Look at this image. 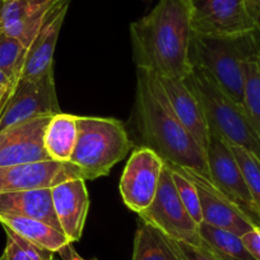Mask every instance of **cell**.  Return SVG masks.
I'll use <instances>...</instances> for the list:
<instances>
[{
	"instance_id": "26",
	"label": "cell",
	"mask_w": 260,
	"mask_h": 260,
	"mask_svg": "<svg viewBox=\"0 0 260 260\" xmlns=\"http://www.w3.org/2000/svg\"><path fill=\"white\" fill-rule=\"evenodd\" d=\"M3 229L7 235L4 254L8 260H54V252L36 246L12 230L6 227Z\"/></svg>"
},
{
	"instance_id": "4",
	"label": "cell",
	"mask_w": 260,
	"mask_h": 260,
	"mask_svg": "<svg viewBox=\"0 0 260 260\" xmlns=\"http://www.w3.org/2000/svg\"><path fill=\"white\" fill-rule=\"evenodd\" d=\"M184 82L201 102L209 132L229 143L247 149L260 159V134L244 107L235 102L203 69L191 67Z\"/></svg>"
},
{
	"instance_id": "17",
	"label": "cell",
	"mask_w": 260,
	"mask_h": 260,
	"mask_svg": "<svg viewBox=\"0 0 260 260\" xmlns=\"http://www.w3.org/2000/svg\"><path fill=\"white\" fill-rule=\"evenodd\" d=\"M156 77L177 119L182 122V125L189 130V133L207 152L211 133H209V125L201 102L187 88L182 79L158 76V74H156Z\"/></svg>"
},
{
	"instance_id": "16",
	"label": "cell",
	"mask_w": 260,
	"mask_h": 260,
	"mask_svg": "<svg viewBox=\"0 0 260 260\" xmlns=\"http://www.w3.org/2000/svg\"><path fill=\"white\" fill-rule=\"evenodd\" d=\"M59 0H0V31L28 50L50 9Z\"/></svg>"
},
{
	"instance_id": "5",
	"label": "cell",
	"mask_w": 260,
	"mask_h": 260,
	"mask_svg": "<svg viewBox=\"0 0 260 260\" xmlns=\"http://www.w3.org/2000/svg\"><path fill=\"white\" fill-rule=\"evenodd\" d=\"M132 148L124 124L116 119L78 116V138L71 158L84 180L107 176Z\"/></svg>"
},
{
	"instance_id": "20",
	"label": "cell",
	"mask_w": 260,
	"mask_h": 260,
	"mask_svg": "<svg viewBox=\"0 0 260 260\" xmlns=\"http://www.w3.org/2000/svg\"><path fill=\"white\" fill-rule=\"evenodd\" d=\"M78 138V116L54 115L45 132V148L51 161L71 162Z\"/></svg>"
},
{
	"instance_id": "9",
	"label": "cell",
	"mask_w": 260,
	"mask_h": 260,
	"mask_svg": "<svg viewBox=\"0 0 260 260\" xmlns=\"http://www.w3.org/2000/svg\"><path fill=\"white\" fill-rule=\"evenodd\" d=\"M165 161L149 147L141 146L130 154L119 182L122 202L137 214L146 211L157 194Z\"/></svg>"
},
{
	"instance_id": "24",
	"label": "cell",
	"mask_w": 260,
	"mask_h": 260,
	"mask_svg": "<svg viewBox=\"0 0 260 260\" xmlns=\"http://www.w3.org/2000/svg\"><path fill=\"white\" fill-rule=\"evenodd\" d=\"M229 146L244 175L245 182L249 187L252 201L260 212V159L242 147L231 143H229Z\"/></svg>"
},
{
	"instance_id": "23",
	"label": "cell",
	"mask_w": 260,
	"mask_h": 260,
	"mask_svg": "<svg viewBox=\"0 0 260 260\" xmlns=\"http://www.w3.org/2000/svg\"><path fill=\"white\" fill-rule=\"evenodd\" d=\"M245 112L260 134V50L244 62Z\"/></svg>"
},
{
	"instance_id": "34",
	"label": "cell",
	"mask_w": 260,
	"mask_h": 260,
	"mask_svg": "<svg viewBox=\"0 0 260 260\" xmlns=\"http://www.w3.org/2000/svg\"><path fill=\"white\" fill-rule=\"evenodd\" d=\"M255 29H256L257 34L260 35V16L257 17L256 21H255Z\"/></svg>"
},
{
	"instance_id": "28",
	"label": "cell",
	"mask_w": 260,
	"mask_h": 260,
	"mask_svg": "<svg viewBox=\"0 0 260 260\" xmlns=\"http://www.w3.org/2000/svg\"><path fill=\"white\" fill-rule=\"evenodd\" d=\"M172 242H174L181 260H219L204 246H194V245L176 241V240H172Z\"/></svg>"
},
{
	"instance_id": "15",
	"label": "cell",
	"mask_w": 260,
	"mask_h": 260,
	"mask_svg": "<svg viewBox=\"0 0 260 260\" xmlns=\"http://www.w3.org/2000/svg\"><path fill=\"white\" fill-rule=\"evenodd\" d=\"M87 180L73 179L64 181L51 189L52 206L61 231L69 241H79L89 209V194Z\"/></svg>"
},
{
	"instance_id": "10",
	"label": "cell",
	"mask_w": 260,
	"mask_h": 260,
	"mask_svg": "<svg viewBox=\"0 0 260 260\" xmlns=\"http://www.w3.org/2000/svg\"><path fill=\"white\" fill-rule=\"evenodd\" d=\"M192 32L211 36H234L251 32L255 22L245 0H191Z\"/></svg>"
},
{
	"instance_id": "18",
	"label": "cell",
	"mask_w": 260,
	"mask_h": 260,
	"mask_svg": "<svg viewBox=\"0 0 260 260\" xmlns=\"http://www.w3.org/2000/svg\"><path fill=\"white\" fill-rule=\"evenodd\" d=\"M0 216L39 219L61 231L52 206L51 189L0 192Z\"/></svg>"
},
{
	"instance_id": "33",
	"label": "cell",
	"mask_w": 260,
	"mask_h": 260,
	"mask_svg": "<svg viewBox=\"0 0 260 260\" xmlns=\"http://www.w3.org/2000/svg\"><path fill=\"white\" fill-rule=\"evenodd\" d=\"M8 87H9V84L8 86H0V102H2L3 97L6 96L7 91H8Z\"/></svg>"
},
{
	"instance_id": "1",
	"label": "cell",
	"mask_w": 260,
	"mask_h": 260,
	"mask_svg": "<svg viewBox=\"0 0 260 260\" xmlns=\"http://www.w3.org/2000/svg\"><path fill=\"white\" fill-rule=\"evenodd\" d=\"M191 0H159L147 16L130 24L137 69L184 81L191 71Z\"/></svg>"
},
{
	"instance_id": "27",
	"label": "cell",
	"mask_w": 260,
	"mask_h": 260,
	"mask_svg": "<svg viewBox=\"0 0 260 260\" xmlns=\"http://www.w3.org/2000/svg\"><path fill=\"white\" fill-rule=\"evenodd\" d=\"M26 52L27 49L21 41L0 31V71L11 73L16 79Z\"/></svg>"
},
{
	"instance_id": "6",
	"label": "cell",
	"mask_w": 260,
	"mask_h": 260,
	"mask_svg": "<svg viewBox=\"0 0 260 260\" xmlns=\"http://www.w3.org/2000/svg\"><path fill=\"white\" fill-rule=\"evenodd\" d=\"M60 111L54 72L34 81L17 79L0 102V132L18 122Z\"/></svg>"
},
{
	"instance_id": "14",
	"label": "cell",
	"mask_w": 260,
	"mask_h": 260,
	"mask_svg": "<svg viewBox=\"0 0 260 260\" xmlns=\"http://www.w3.org/2000/svg\"><path fill=\"white\" fill-rule=\"evenodd\" d=\"M177 169H180V167H177ZM180 170L194 182L197 189H198L203 223L227 230V231L234 232L239 236H242L250 230L256 227L208 179L197 174V172L190 171V170Z\"/></svg>"
},
{
	"instance_id": "30",
	"label": "cell",
	"mask_w": 260,
	"mask_h": 260,
	"mask_svg": "<svg viewBox=\"0 0 260 260\" xmlns=\"http://www.w3.org/2000/svg\"><path fill=\"white\" fill-rule=\"evenodd\" d=\"M57 254L60 255L62 260H97L96 257H92V259H86V257L81 256L78 252L76 251V249L73 247V244L65 245L61 250H60Z\"/></svg>"
},
{
	"instance_id": "29",
	"label": "cell",
	"mask_w": 260,
	"mask_h": 260,
	"mask_svg": "<svg viewBox=\"0 0 260 260\" xmlns=\"http://www.w3.org/2000/svg\"><path fill=\"white\" fill-rule=\"evenodd\" d=\"M242 244L255 260H260V227H254L241 236Z\"/></svg>"
},
{
	"instance_id": "2",
	"label": "cell",
	"mask_w": 260,
	"mask_h": 260,
	"mask_svg": "<svg viewBox=\"0 0 260 260\" xmlns=\"http://www.w3.org/2000/svg\"><path fill=\"white\" fill-rule=\"evenodd\" d=\"M134 117L143 146L165 164L190 170L211 181L207 153L177 119L156 74L137 69Z\"/></svg>"
},
{
	"instance_id": "11",
	"label": "cell",
	"mask_w": 260,
	"mask_h": 260,
	"mask_svg": "<svg viewBox=\"0 0 260 260\" xmlns=\"http://www.w3.org/2000/svg\"><path fill=\"white\" fill-rule=\"evenodd\" d=\"M54 115L18 122L0 132V167L51 161L45 148V132Z\"/></svg>"
},
{
	"instance_id": "13",
	"label": "cell",
	"mask_w": 260,
	"mask_h": 260,
	"mask_svg": "<svg viewBox=\"0 0 260 260\" xmlns=\"http://www.w3.org/2000/svg\"><path fill=\"white\" fill-rule=\"evenodd\" d=\"M71 0H59L49 11L39 34L29 45L17 79L34 81L54 72V54Z\"/></svg>"
},
{
	"instance_id": "12",
	"label": "cell",
	"mask_w": 260,
	"mask_h": 260,
	"mask_svg": "<svg viewBox=\"0 0 260 260\" xmlns=\"http://www.w3.org/2000/svg\"><path fill=\"white\" fill-rule=\"evenodd\" d=\"M82 172L71 162L37 161L0 167V192L52 189L56 185L79 179Z\"/></svg>"
},
{
	"instance_id": "8",
	"label": "cell",
	"mask_w": 260,
	"mask_h": 260,
	"mask_svg": "<svg viewBox=\"0 0 260 260\" xmlns=\"http://www.w3.org/2000/svg\"><path fill=\"white\" fill-rule=\"evenodd\" d=\"M209 133V144L206 153L211 182L226 195L254 226L260 227V212L252 201L244 175L229 143L213 132Z\"/></svg>"
},
{
	"instance_id": "21",
	"label": "cell",
	"mask_w": 260,
	"mask_h": 260,
	"mask_svg": "<svg viewBox=\"0 0 260 260\" xmlns=\"http://www.w3.org/2000/svg\"><path fill=\"white\" fill-rule=\"evenodd\" d=\"M132 260H181V257L169 236L141 221L134 236Z\"/></svg>"
},
{
	"instance_id": "31",
	"label": "cell",
	"mask_w": 260,
	"mask_h": 260,
	"mask_svg": "<svg viewBox=\"0 0 260 260\" xmlns=\"http://www.w3.org/2000/svg\"><path fill=\"white\" fill-rule=\"evenodd\" d=\"M245 4H246V9L250 17L255 22L260 16V0H245Z\"/></svg>"
},
{
	"instance_id": "3",
	"label": "cell",
	"mask_w": 260,
	"mask_h": 260,
	"mask_svg": "<svg viewBox=\"0 0 260 260\" xmlns=\"http://www.w3.org/2000/svg\"><path fill=\"white\" fill-rule=\"evenodd\" d=\"M259 50L260 35L256 29L234 36H211L192 32L189 61L191 67L207 72L235 102L242 106L244 62Z\"/></svg>"
},
{
	"instance_id": "25",
	"label": "cell",
	"mask_w": 260,
	"mask_h": 260,
	"mask_svg": "<svg viewBox=\"0 0 260 260\" xmlns=\"http://www.w3.org/2000/svg\"><path fill=\"white\" fill-rule=\"evenodd\" d=\"M167 166L171 170L172 179H174L180 201L184 204L185 209L191 216V218L197 223L201 224L203 222V216H202V206L198 189H197L194 182L181 170L175 166H170V165H167Z\"/></svg>"
},
{
	"instance_id": "22",
	"label": "cell",
	"mask_w": 260,
	"mask_h": 260,
	"mask_svg": "<svg viewBox=\"0 0 260 260\" xmlns=\"http://www.w3.org/2000/svg\"><path fill=\"white\" fill-rule=\"evenodd\" d=\"M199 234L204 247L219 260H255L242 244L241 236L234 232L202 222L199 224Z\"/></svg>"
},
{
	"instance_id": "35",
	"label": "cell",
	"mask_w": 260,
	"mask_h": 260,
	"mask_svg": "<svg viewBox=\"0 0 260 260\" xmlns=\"http://www.w3.org/2000/svg\"><path fill=\"white\" fill-rule=\"evenodd\" d=\"M0 260H8V257H7V255L4 254V252L2 255H0Z\"/></svg>"
},
{
	"instance_id": "19",
	"label": "cell",
	"mask_w": 260,
	"mask_h": 260,
	"mask_svg": "<svg viewBox=\"0 0 260 260\" xmlns=\"http://www.w3.org/2000/svg\"><path fill=\"white\" fill-rule=\"evenodd\" d=\"M0 224L6 229L12 230L36 246L54 252V254L59 252L65 245L72 244L61 231L39 219L27 218V217L0 216Z\"/></svg>"
},
{
	"instance_id": "7",
	"label": "cell",
	"mask_w": 260,
	"mask_h": 260,
	"mask_svg": "<svg viewBox=\"0 0 260 260\" xmlns=\"http://www.w3.org/2000/svg\"><path fill=\"white\" fill-rule=\"evenodd\" d=\"M138 216L141 221L154 226L170 239L194 246H204L199 234V224L191 218L180 201L171 170L166 164L154 201Z\"/></svg>"
},
{
	"instance_id": "32",
	"label": "cell",
	"mask_w": 260,
	"mask_h": 260,
	"mask_svg": "<svg viewBox=\"0 0 260 260\" xmlns=\"http://www.w3.org/2000/svg\"><path fill=\"white\" fill-rule=\"evenodd\" d=\"M14 77L11 73H7L4 71H0V86H8L12 83Z\"/></svg>"
}]
</instances>
